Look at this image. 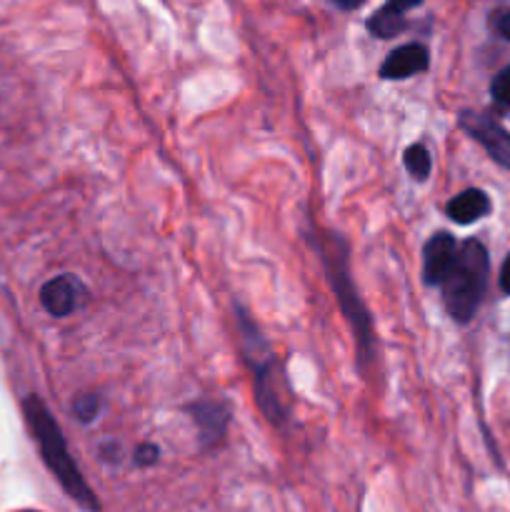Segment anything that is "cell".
Returning a JSON list of instances; mask_svg holds the SVG:
<instances>
[{
    "instance_id": "1",
    "label": "cell",
    "mask_w": 510,
    "mask_h": 512,
    "mask_svg": "<svg viewBox=\"0 0 510 512\" xmlns=\"http://www.w3.org/2000/svg\"><path fill=\"white\" fill-rule=\"evenodd\" d=\"M23 413L25 420L30 425V433H33L35 443H38L40 455H43V463L48 465L50 473L55 475V480L60 483V488L88 512H98V498L90 490V485L85 483L83 473L75 465V460L70 458L68 443L63 438V430L55 423V418L50 415L48 405L38 398V395H28L23 400Z\"/></svg>"
},
{
    "instance_id": "2",
    "label": "cell",
    "mask_w": 510,
    "mask_h": 512,
    "mask_svg": "<svg viewBox=\"0 0 510 512\" xmlns=\"http://www.w3.org/2000/svg\"><path fill=\"white\" fill-rule=\"evenodd\" d=\"M488 285V253L478 240H465L458 248L448 275L440 283L443 305L455 323H470Z\"/></svg>"
},
{
    "instance_id": "3",
    "label": "cell",
    "mask_w": 510,
    "mask_h": 512,
    "mask_svg": "<svg viewBox=\"0 0 510 512\" xmlns=\"http://www.w3.org/2000/svg\"><path fill=\"white\" fill-rule=\"evenodd\" d=\"M318 253L323 258L325 273H328L330 285H333L335 295H338V303L343 315L348 318L350 328H353L355 340H358V353L360 363L370 358L373 353V323L368 318V310L363 308L358 298V290H355L353 280L348 273V248H345L343 240L338 235H330L328 245L318 243Z\"/></svg>"
},
{
    "instance_id": "4",
    "label": "cell",
    "mask_w": 510,
    "mask_h": 512,
    "mask_svg": "<svg viewBox=\"0 0 510 512\" xmlns=\"http://www.w3.org/2000/svg\"><path fill=\"white\" fill-rule=\"evenodd\" d=\"M238 328L245 340V358L255 373V400L260 410L273 425H283L288 418V408L280 403V395L275 390V358L270 353L268 343L260 338L258 328L250 323L248 315L238 308Z\"/></svg>"
},
{
    "instance_id": "5",
    "label": "cell",
    "mask_w": 510,
    "mask_h": 512,
    "mask_svg": "<svg viewBox=\"0 0 510 512\" xmlns=\"http://www.w3.org/2000/svg\"><path fill=\"white\" fill-rule=\"evenodd\" d=\"M460 128H463L470 138L478 140V143L488 150L490 158H493L495 163L510 170V133L503 125L495 123V120L485 113L465 110V113H460Z\"/></svg>"
},
{
    "instance_id": "6",
    "label": "cell",
    "mask_w": 510,
    "mask_h": 512,
    "mask_svg": "<svg viewBox=\"0 0 510 512\" xmlns=\"http://www.w3.org/2000/svg\"><path fill=\"white\" fill-rule=\"evenodd\" d=\"M455 255H458V243L450 233H438L425 243L423 250V275L425 283L440 285L448 275L450 265H453Z\"/></svg>"
},
{
    "instance_id": "7",
    "label": "cell",
    "mask_w": 510,
    "mask_h": 512,
    "mask_svg": "<svg viewBox=\"0 0 510 512\" xmlns=\"http://www.w3.org/2000/svg\"><path fill=\"white\" fill-rule=\"evenodd\" d=\"M428 48L420 43H408L395 48L380 65V78L385 80H405L410 75H418L428 68Z\"/></svg>"
},
{
    "instance_id": "8",
    "label": "cell",
    "mask_w": 510,
    "mask_h": 512,
    "mask_svg": "<svg viewBox=\"0 0 510 512\" xmlns=\"http://www.w3.org/2000/svg\"><path fill=\"white\" fill-rule=\"evenodd\" d=\"M80 303V285L70 275H58L40 288V305L53 318H65L73 313Z\"/></svg>"
},
{
    "instance_id": "9",
    "label": "cell",
    "mask_w": 510,
    "mask_h": 512,
    "mask_svg": "<svg viewBox=\"0 0 510 512\" xmlns=\"http://www.w3.org/2000/svg\"><path fill=\"white\" fill-rule=\"evenodd\" d=\"M190 415H193L195 425L200 430V440L203 445H215L225 435L230 423V410L218 400H200V403L190 405Z\"/></svg>"
},
{
    "instance_id": "10",
    "label": "cell",
    "mask_w": 510,
    "mask_h": 512,
    "mask_svg": "<svg viewBox=\"0 0 510 512\" xmlns=\"http://www.w3.org/2000/svg\"><path fill=\"white\" fill-rule=\"evenodd\" d=\"M448 218L458 225H470L475 220L485 218L490 213V198L478 188H468L460 195H455L445 208Z\"/></svg>"
},
{
    "instance_id": "11",
    "label": "cell",
    "mask_w": 510,
    "mask_h": 512,
    "mask_svg": "<svg viewBox=\"0 0 510 512\" xmlns=\"http://www.w3.org/2000/svg\"><path fill=\"white\" fill-rule=\"evenodd\" d=\"M368 30L375 38H393L400 30H405L403 10L393 8V5H383L378 13L368 18Z\"/></svg>"
},
{
    "instance_id": "12",
    "label": "cell",
    "mask_w": 510,
    "mask_h": 512,
    "mask_svg": "<svg viewBox=\"0 0 510 512\" xmlns=\"http://www.w3.org/2000/svg\"><path fill=\"white\" fill-rule=\"evenodd\" d=\"M403 163H405V170H408L415 180H428L430 170H433V160H430L428 148L420 143L410 145V148L405 150Z\"/></svg>"
},
{
    "instance_id": "13",
    "label": "cell",
    "mask_w": 510,
    "mask_h": 512,
    "mask_svg": "<svg viewBox=\"0 0 510 512\" xmlns=\"http://www.w3.org/2000/svg\"><path fill=\"white\" fill-rule=\"evenodd\" d=\"M73 413H75V418L80 420V423H90V420L98 418L100 398L95 393L78 395V398L73 400Z\"/></svg>"
},
{
    "instance_id": "14",
    "label": "cell",
    "mask_w": 510,
    "mask_h": 512,
    "mask_svg": "<svg viewBox=\"0 0 510 512\" xmlns=\"http://www.w3.org/2000/svg\"><path fill=\"white\" fill-rule=\"evenodd\" d=\"M490 95H493L500 108H510V65L495 75L493 85H490Z\"/></svg>"
},
{
    "instance_id": "15",
    "label": "cell",
    "mask_w": 510,
    "mask_h": 512,
    "mask_svg": "<svg viewBox=\"0 0 510 512\" xmlns=\"http://www.w3.org/2000/svg\"><path fill=\"white\" fill-rule=\"evenodd\" d=\"M158 455H160V450H158V445H153V443H140L138 448H135V463L140 465V468H150V465H155L158 463Z\"/></svg>"
},
{
    "instance_id": "16",
    "label": "cell",
    "mask_w": 510,
    "mask_h": 512,
    "mask_svg": "<svg viewBox=\"0 0 510 512\" xmlns=\"http://www.w3.org/2000/svg\"><path fill=\"white\" fill-rule=\"evenodd\" d=\"M490 28L503 40H510V8H500L490 15Z\"/></svg>"
},
{
    "instance_id": "17",
    "label": "cell",
    "mask_w": 510,
    "mask_h": 512,
    "mask_svg": "<svg viewBox=\"0 0 510 512\" xmlns=\"http://www.w3.org/2000/svg\"><path fill=\"white\" fill-rule=\"evenodd\" d=\"M500 288H503L505 295H510V255L505 258L503 270H500Z\"/></svg>"
},
{
    "instance_id": "18",
    "label": "cell",
    "mask_w": 510,
    "mask_h": 512,
    "mask_svg": "<svg viewBox=\"0 0 510 512\" xmlns=\"http://www.w3.org/2000/svg\"><path fill=\"white\" fill-rule=\"evenodd\" d=\"M423 3V0H388V5H393V8H398V10H410V8H415V5H420Z\"/></svg>"
},
{
    "instance_id": "19",
    "label": "cell",
    "mask_w": 510,
    "mask_h": 512,
    "mask_svg": "<svg viewBox=\"0 0 510 512\" xmlns=\"http://www.w3.org/2000/svg\"><path fill=\"white\" fill-rule=\"evenodd\" d=\"M335 3H338L343 10H355V8H360L365 0H335Z\"/></svg>"
}]
</instances>
